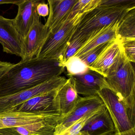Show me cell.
Here are the masks:
<instances>
[{"instance_id": "20", "label": "cell", "mask_w": 135, "mask_h": 135, "mask_svg": "<svg viewBox=\"0 0 135 135\" xmlns=\"http://www.w3.org/2000/svg\"><path fill=\"white\" fill-rule=\"evenodd\" d=\"M90 39L73 34L64 55L62 61L64 64L69 58L74 56Z\"/></svg>"}, {"instance_id": "6", "label": "cell", "mask_w": 135, "mask_h": 135, "mask_svg": "<svg viewBox=\"0 0 135 135\" xmlns=\"http://www.w3.org/2000/svg\"><path fill=\"white\" fill-rule=\"evenodd\" d=\"M67 80L65 77L60 76L34 87L0 97V112L10 109L35 96L57 90Z\"/></svg>"}, {"instance_id": "19", "label": "cell", "mask_w": 135, "mask_h": 135, "mask_svg": "<svg viewBox=\"0 0 135 135\" xmlns=\"http://www.w3.org/2000/svg\"><path fill=\"white\" fill-rule=\"evenodd\" d=\"M117 38L121 42L135 40V8L129 11L120 22Z\"/></svg>"}, {"instance_id": "17", "label": "cell", "mask_w": 135, "mask_h": 135, "mask_svg": "<svg viewBox=\"0 0 135 135\" xmlns=\"http://www.w3.org/2000/svg\"><path fill=\"white\" fill-rule=\"evenodd\" d=\"M121 46V42L117 38L111 41L89 68L105 77Z\"/></svg>"}, {"instance_id": "24", "label": "cell", "mask_w": 135, "mask_h": 135, "mask_svg": "<svg viewBox=\"0 0 135 135\" xmlns=\"http://www.w3.org/2000/svg\"><path fill=\"white\" fill-rule=\"evenodd\" d=\"M111 41L102 44L94 48L83 55L79 57V58L89 68Z\"/></svg>"}, {"instance_id": "14", "label": "cell", "mask_w": 135, "mask_h": 135, "mask_svg": "<svg viewBox=\"0 0 135 135\" xmlns=\"http://www.w3.org/2000/svg\"><path fill=\"white\" fill-rule=\"evenodd\" d=\"M42 0H23L18 5V12L15 19L17 30L24 38L33 26L35 19L39 16L37 12L38 4Z\"/></svg>"}, {"instance_id": "13", "label": "cell", "mask_w": 135, "mask_h": 135, "mask_svg": "<svg viewBox=\"0 0 135 135\" xmlns=\"http://www.w3.org/2000/svg\"><path fill=\"white\" fill-rule=\"evenodd\" d=\"M80 97L71 79H67L66 82L57 90L54 100V106L61 115L60 118L67 116L72 111Z\"/></svg>"}, {"instance_id": "5", "label": "cell", "mask_w": 135, "mask_h": 135, "mask_svg": "<svg viewBox=\"0 0 135 135\" xmlns=\"http://www.w3.org/2000/svg\"><path fill=\"white\" fill-rule=\"evenodd\" d=\"M98 95L108 110L113 122L116 132H121L135 128V117H133L125 104L109 88L99 91Z\"/></svg>"}, {"instance_id": "9", "label": "cell", "mask_w": 135, "mask_h": 135, "mask_svg": "<svg viewBox=\"0 0 135 135\" xmlns=\"http://www.w3.org/2000/svg\"><path fill=\"white\" fill-rule=\"evenodd\" d=\"M23 38L17 30L14 19L0 15V44L3 51L22 58Z\"/></svg>"}, {"instance_id": "22", "label": "cell", "mask_w": 135, "mask_h": 135, "mask_svg": "<svg viewBox=\"0 0 135 135\" xmlns=\"http://www.w3.org/2000/svg\"><path fill=\"white\" fill-rule=\"evenodd\" d=\"M101 0H78L71 12L68 19L72 18L79 13H86L99 5Z\"/></svg>"}, {"instance_id": "31", "label": "cell", "mask_w": 135, "mask_h": 135, "mask_svg": "<svg viewBox=\"0 0 135 135\" xmlns=\"http://www.w3.org/2000/svg\"><path fill=\"white\" fill-rule=\"evenodd\" d=\"M23 0L19 1H13V0H0V4H14L18 5L21 3Z\"/></svg>"}, {"instance_id": "26", "label": "cell", "mask_w": 135, "mask_h": 135, "mask_svg": "<svg viewBox=\"0 0 135 135\" xmlns=\"http://www.w3.org/2000/svg\"><path fill=\"white\" fill-rule=\"evenodd\" d=\"M135 5V0H101L99 6L116 7Z\"/></svg>"}, {"instance_id": "21", "label": "cell", "mask_w": 135, "mask_h": 135, "mask_svg": "<svg viewBox=\"0 0 135 135\" xmlns=\"http://www.w3.org/2000/svg\"><path fill=\"white\" fill-rule=\"evenodd\" d=\"M64 65L68 76L83 74L90 69L88 66L79 57L75 56L69 58Z\"/></svg>"}, {"instance_id": "23", "label": "cell", "mask_w": 135, "mask_h": 135, "mask_svg": "<svg viewBox=\"0 0 135 135\" xmlns=\"http://www.w3.org/2000/svg\"><path fill=\"white\" fill-rule=\"evenodd\" d=\"M102 110L93 111L87 114L73 123L68 128L58 135H76L78 134L80 132H81L88 120L92 116Z\"/></svg>"}, {"instance_id": "16", "label": "cell", "mask_w": 135, "mask_h": 135, "mask_svg": "<svg viewBox=\"0 0 135 135\" xmlns=\"http://www.w3.org/2000/svg\"><path fill=\"white\" fill-rule=\"evenodd\" d=\"M57 90L51 91L31 98L13 107L14 110L22 112H57L54 106V100Z\"/></svg>"}, {"instance_id": "28", "label": "cell", "mask_w": 135, "mask_h": 135, "mask_svg": "<svg viewBox=\"0 0 135 135\" xmlns=\"http://www.w3.org/2000/svg\"><path fill=\"white\" fill-rule=\"evenodd\" d=\"M15 64L0 60V79Z\"/></svg>"}, {"instance_id": "27", "label": "cell", "mask_w": 135, "mask_h": 135, "mask_svg": "<svg viewBox=\"0 0 135 135\" xmlns=\"http://www.w3.org/2000/svg\"><path fill=\"white\" fill-rule=\"evenodd\" d=\"M37 12L39 16L45 17L48 16L49 13V8L48 4L42 1L38 4L37 7Z\"/></svg>"}, {"instance_id": "18", "label": "cell", "mask_w": 135, "mask_h": 135, "mask_svg": "<svg viewBox=\"0 0 135 135\" xmlns=\"http://www.w3.org/2000/svg\"><path fill=\"white\" fill-rule=\"evenodd\" d=\"M122 20L114 22L102 28L93 36L74 56L79 57L100 45L116 39L117 30Z\"/></svg>"}, {"instance_id": "1", "label": "cell", "mask_w": 135, "mask_h": 135, "mask_svg": "<svg viewBox=\"0 0 135 135\" xmlns=\"http://www.w3.org/2000/svg\"><path fill=\"white\" fill-rule=\"evenodd\" d=\"M63 62L35 57L14 65L0 79V97L34 87L64 71Z\"/></svg>"}, {"instance_id": "10", "label": "cell", "mask_w": 135, "mask_h": 135, "mask_svg": "<svg viewBox=\"0 0 135 135\" xmlns=\"http://www.w3.org/2000/svg\"><path fill=\"white\" fill-rule=\"evenodd\" d=\"M50 33L48 27L40 21V16L37 17L23 38L24 55L21 61H27L37 56Z\"/></svg>"}, {"instance_id": "25", "label": "cell", "mask_w": 135, "mask_h": 135, "mask_svg": "<svg viewBox=\"0 0 135 135\" xmlns=\"http://www.w3.org/2000/svg\"><path fill=\"white\" fill-rule=\"evenodd\" d=\"M122 46L126 58L131 63L135 62V40L122 42Z\"/></svg>"}, {"instance_id": "32", "label": "cell", "mask_w": 135, "mask_h": 135, "mask_svg": "<svg viewBox=\"0 0 135 135\" xmlns=\"http://www.w3.org/2000/svg\"><path fill=\"white\" fill-rule=\"evenodd\" d=\"M76 135H89V134L86 132H84V131H81Z\"/></svg>"}, {"instance_id": "8", "label": "cell", "mask_w": 135, "mask_h": 135, "mask_svg": "<svg viewBox=\"0 0 135 135\" xmlns=\"http://www.w3.org/2000/svg\"><path fill=\"white\" fill-rule=\"evenodd\" d=\"M105 108L98 95L80 97L74 108L68 115L58 120L54 135H58L76 121L90 112Z\"/></svg>"}, {"instance_id": "12", "label": "cell", "mask_w": 135, "mask_h": 135, "mask_svg": "<svg viewBox=\"0 0 135 135\" xmlns=\"http://www.w3.org/2000/svg\"><path fill=\"white\" fill-rule=\"evenodd\" d=\"M78 0H48L49 13L45 25L51 33L57 31L68 20Z\"/></svg>"}, {"instance_id": "2", "label": "cell", "mask_w": 135, "mask_h": 135, "mask_svg": "<svg viewBox=\"0 0 135 135\" xmlns=\"http://www.w3.org/2000/svg\"><path fill=\"white\" fill-rule=\"evenodd\" d=\"M108 88L123 102L130 113L135 115V72L121 46L105 77Z\"/></svg>"}, {"instance_id": "11", "label": "cell", "mask_w": 135, "mask_h": 135, "mask_svg": "<svg viewBox=\"0 0 135 135\" xmlns=\"http://www.w3.org/2000/svg\"><path fill=\"white\" fill-rule=\"evenodd\" d=\"M68 76L72 80L77 94L83 97L97 95L99 91L108 88L105 77L90 69L83 74Z\"/></svg>"}, {"instance_id": "3", "label": "cell", "mask_w": 135, "mask_h": 135, "mask_svg": "<svg viewBox=\"0 0 135 135\" xmlns=\"http://www.w3.org/2000/svg\"><path fill=\"white\" fill-rule=\"evenodd\" d=\"M135 5L116 7L98 6L85 13L79 22L73 34L90 38L103 27L121 20Z\"/></svg>"}, {"instance_id": "15", "label": "cell", "mask_w": 135, "mask_h": 135, "mask_svg": "<svg viewBox=\"0 0 135 135\" xmlns=\"http://www.w3.org/2000/svg\"><path fill=\"white\" fill-rule=\"evenodd\" d=\"M81 131L89 135H109L115 132L113 122L106 108L92 116Z\"/></svg>"}, {"instance_id": "4", "label": "cell", "mask_w": 135, "mask_h": 135, "mask_svg": "<svg viewBox=\"0 0 135 135\" xmlns=\"http://www.w3.org/2000/svg\"><path fill=\"white\" fill-rule=\"evenodd\" d=\"M85 13L77 14L72 18L68 19L57 31L54 33L50 32L35 57L56 60L62 62L76 28Z\"/></svg>"}, {"instance_id": "7", "label": "cell", "mask_w": 135, "mask_h": 135, "mask_svg": "<svg viewBox=\"0 0 135 135\" xmlns=\"http://www.w3.org/2000/svg\"><path fill=\"white\" fill-rule=\"evenodd\" d=\"M60 117V114L56 111L18 112L12 108L0 112V129L59 119Z\"/></svg>"}, {"instance_id": "29", "label": "cell", "mask_w": 135, "mask_h": 135, "mask_svg": "<svg viewBox=\"0 0 135 135\" xmlns=\"http://www.w3.org/2000/svg\"><path fill=\"white\" fill-rule=\"evenodd\" d=\"M0 135H21L14 128H5L0 129Z\"/></svg>"}, {"instance_id": "30", "label": "cell", "mask_w": 135, "mask_h": 135, "mask_svg": "<svg viewBox=\"0 0 135 135\" xmlns=\"http://www.w3.org/2000/svg\"><path fill=\"white\" fill-rule=\"evenodd\" d=\"M109 135H135V128H133L132 129L128 131L121 132L113 133Z\"/></svg>"}]
</instances>
